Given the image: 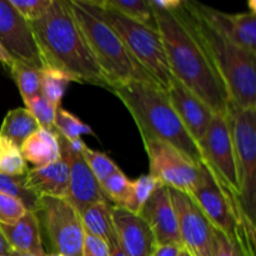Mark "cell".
<instances>
[{"instance_id": "1", "label": "cell", "mask_w": 256, "mask_h": 256, "mask_svg": "<svg viewBox=\"0 0 256 256\" xmlns=\"http://www.w3.org/2000/svg\"><path fill=\"white\" fill-rule=\"evenodd\" d=\"M152 9L172 76L214 114H226L230 102L226 88L195 30L185 0L174 10Z\"/></svg>"}, {"instance_id": "2", "label": "cell", "mask_w": 256, "mask_h": 256, "mask_svg": "<svg viewBox=\"0 0 256 256\" xmlns=\"http://www.w3.org/2000/svg\"><path fill=\"white\" fill-rule=\"evenodd\" d=\"M44 65L62 70L74 82L109 89L69 0H52L46 12L30 22Z\"/></svg>"}, {"instance_id": "3", "label": "cell", "mask_w": 256, "mask_h": 256, "mask_svg": "<svg viewBox=\"0 0 256 256\" xmlns=\"http://www.w3.org/2000/svg\"><path fill=\"white\" fill-rule=\"evenodd\" d=\"M112 92L129 110L142 142L150 140L165 142L194 164H202L199 145L180 122L164 88L152 80H136L119 85Z\"/></svg>"}, {"instance_id": "4", "label": "cell", "mask_w": 256, "mask_h": 256, "mask_svg": "<svg viewBox=\"0 0 256 256\" xmlns=\"http://www.w3.org/2000/svg\"><path fill=\"white\" fill-rule=\"evenodd\" d=\"M69 4L110 92L119 85L136 80L155 82L128 52L122 40L105 19L98 0H69Z\"/></svg>"}, {"instance_id": "5", "label": "cell", "mask_w": 256, "mask_h": 256, "mask_svg": "<svg viewBox=\"0 0 256 256\" xmlns=\"http://www.w3.org/2000/svg\"><path fill=\"white\" fill-rule=\"evenodd\" d=\"M192 24L222 76L230 102L242 109H256V55L240 48L212 26L196 8L185 0Z\"/></svg>"}, {"instance_id": "6", "label": "cell", "mask_w": 256, "mask_h": 256, "mask_svg": "<svg viewBox=\"0 0 256 256\" xmlns=\"http://www.w3.org/2000/svg\"><path fill=\"white\" fill-rule=\"evenodd\" d=\"M99 2L105 19L116 32L138 64L165 90L174 79L158 29L130 20Z\"/></svg>"}, {"instance_id": "7", "label": "cell", "mask_w": 256, "mask_h": 256, "mask_svg": "<svg viewBox=\"0 0 256 256\" xmlns=\"http://www.w3.org/2000/svg\"><path fill=\"white\" fill-rule=\"evenodd\" d=\"M236 159L240 202L255 224L256 212V109H242L229 102L225 114Z\"/></svg>"}, {"instance_id": "8", "label": "cell", "mask_w": 256, "mask_h": 256, "mask_svg": "<svg viewBox=\"0 0 256 256\" xmlns=\"http://www.w3.org/2000/svg\"><path fill=\"white\" fill-rule=\"evenodd\" d=\"M34 212L52 252L64 256L82 255L84 228L80 214L66 198H40Z\"/></svg>"}, {"instance_id": "9", "label": "cell", "mask_w": 256, "mask_h": 256, "mask_svg": "<svg viewBox=\"0 0 256 256\" xmlns=\"http://www.w3.org/2000/svg\"><path fill=\"white\" fill-rule=\"evenodd\" d=\"M198 145L202 152V164L209 170L215 182L228 194L240 200L236 159L225 115L214 114L206 132Z\"/></svg>"}, {"instance_id": "10", "label": "cell", "mask_w": 256, "mask_h": 256, "mask_svg": "<svg viewBox=\"0 0 256 256\" xmlns=\"http://www.w3.org/2000/svg\"><path fill=\"white\" fill-rule=\"evenodd\" d=\"M150 174L162 186L190 194L202 180V164L196 165L175 148L150 140L144 142Z\"/></svg>"}, {"instance_id": "11", "label": "cell", "mask_w": 256, "mask_h": 256, "mask_svg": "<svg viewBox=\"0 0 256 256\" xmlns=\"http://www.w3.org/2000/svg\"><path fill=\"white\" fill-rule=\"evenodd\" d=\"M182 245L192 256H214V228L188 194L169 189Z\"/></svg>"}, {"instance_id": "12", "label": "cell", "mask_w": 256, "mask_h": 256, "mask_svg": "<svg viewBox=\"0 0 256 256\" xmlns=\"http://www.w3.org/2000/svg\"><path fill=\"white\" fill-rule=\"evenodd\" d=\"M58 138L62 155H64L69 165V189L66 199L70 204L76 209L78 212H82L89 205L106 200L102 186L90 172L82 156L84 142L82 139L69 142L59 134Z\"/></svg>"}, {"instance_id": "13", "label": "cell", "mask_w": 256, "mask_h": 256, "mask_svg": "<svg viewBox=\"0 0 256 256\" xmlns=\"http://www.w3.org/2000/svg\"><path fill=\"white\" fill-rule=\"evenodd\" d=\"M0 45L14 62L44 66L30 22L15 10L9 0H0Z\"/></svg>"}, {"instance_id": "14", "label": "cell", "mask_w": 256, "mask_h": 256, "mask_svg": "<svg viewBox=\"0 0 256 256\" xmlns=\"http://www.w3.org/2000/svg\"><path fill=\"white\" fill-rule=\"evenodd\" d=\"M202 16L228 39L246 52L256 55V6L250 2V10L239 14H228L196 2Z\"/></svg>"}, {"instance_id": "15", "label": "cell", "mask_w": 256, "mask_h": 256, "mask_svg": "<svg viewBox=\"0 0 256 256\" xmlns=\"http://www.w3.org/2000/svg\"><path fill=\"white\" fill-rule=\"evenodd\" d=\"M168 98L190 136L199 144L212 122L214 112L194 92L176 79H172L166 89Z\"/></svg>"}, {"instance_id": "16", "label": "cell", "mask_w": 256, "mask_h": 256, "mask_svg": "<svg viewBox=\"0 0 256 256\" xmlns=\"http://www.w3.org/2000/svg\"><path fill=\"white\" fill-rule=\"evenodd\" d=\"M139 215L152 229L156 245L172 244L182 248L169 188H159L142 206Z\"/></svg>"}, {"instance_id": "17", "label": "cell", "mask_w": 256, "mask_h": 256, "mask_svg": "<svg viewBox=\"0 0 256 256\" xmlns=\"http://www.w3.org/2000/svg\"><path fill=\"white\" fill-rule=\"evenodd\" d=\"M118 246L125 256H150L155 245L152 229L140 215L125 209H112Z\"/></svg>"}, {"instance_id": "18", "label": "cell", "mask_w": 256, "mask_h": 256, "mask_svg": "<svg viewBox=\"0 0 256 256\" xmlns=\"http://www.w3.org/2000/svg\"><path fill=\"white\" fill-rule=\"evenodd\" d=\"M24 186L39 198H68L69 165L64 155L48 166L28 170Z\"/></svg>"}, {"instance_id": "19", "label": "cell", "mask_w": 256, "mask_h": 256, "mask_svg": "<svg viewBox=\"0 0 256 256\" xmlns=\"http://www.w3.org/2000/svg\"><path fill=\"white\" fill-rule=\"evenodd\" d=\"M0 232L6 238L12 249L34 256H46L39 220L34 212H26L15 224L0 225Z\"/></svg>"}, {"instance_id": "20", "label": "cell", "mask_w": 256, "mask_h": 256, "mask_svg": "<svg viewBox=\"0 0 256 256\" xmlns=\"http://www.w3.org/2000/svg\"><path fill=\"white\" fill-rule=\"evenodd\" d=\"M112 209L114 205L112 202L108 200H102L89 205L82 212H79L85 234L102 239L109 245L110 250L118 248Z\"/></svg>"}, {"instance_id": "21", "label": "cell", "mask_w": 256, "mask_h": 256, "mask_svg": "<svg viewBox=\"0 0 256 256\" xmlns=\"http://www.w3.org/2000/svg\"><path fill=\"white\" fill-rule=\"evenodd\" d=\"M25 162L34 168H44L62 156L58 134L52 130L39 128L20 146Z\"/></svg>"}, {"instance_id": "22", "label": "cell", "mask_w": 256, "mask_h": 256, "mask_svg": "<svg viewBox=\"0 0 256 256\" xmlns=\"http://www.w3.org/2000/svg\"><path fill=\"white\" fill-rule=\"evenodd\" d=\"M39 129L36 120L34 119L26 108H16L6 112L0 126V136L12 140L22 146V142Z\"/></svg>"}, {"instance_id": "23", "label": "cell", "mask_w": 256, "mask_h": 256, "mask_svg": "<svg viewBox=\"0 0 256 256\" xmlns=\"http://www.w3.org/2000/svg\"><path fill=\"white\" fill-rule=\"evenodd\" d=\"M40 82H42V96L54 106H62V100L68 85L74 82L69 74L54 66L44 65L40 69Z\"/></svg>"}, {"instance_id": "24", "label": "cell", "mask_w": 256, "mask_h": 256, "mask_svg": "<svg viewBox=\"0 0 256 256\" xmlns=\"http://www.w3.org/2000/svg\"><path fill=\"white\" fill-rule=\"evenodd\" d=\"M102 2L128 19L158 29L154 12L148 0H102Z\"/></svg>"}, {"instance_id": "25", "label": "cell", "mask_w": 256, "mask_h": 256, "mask_svg": "<svg viewBox=\"0 0 256 256\" xmlns=\"http://www.w3.org/2000/svg\"><path fill=\"white\" fill-rule=\"evenodd\" d=\"M40 69L42 68L20 62H14L12 66L10 68L12 76L19 88L24 104L42 92Z\"/></svg>"}, {"instance_id": "26", "label": "cell", "mask_w": 256, "mask_h": 256, "mask_svg": "<svg viewBox=\"0 0 256 256\" xmlns=\"http://www.w3.org/2000/svg\"><path fill=\"white\" fill-rule=\"evenodd\" d=\"M29 170L19 145L0 136V174L8 176H24Z\"/></svg>"}, {"instance_id": "27", "label": "cell", "mask_w": 256, "mask_h": 256, "mask_svg": "<svg viewBox=\"0 0 256 256\" xmlns=\"http://www.w3.org/2000/svg\"><path fill=\"white\" fill-rule=\"evenodd\" d=\"M100 186L108 202H112L115 208L125 209L132 195V182L128 179L122 170L110 175L100 184Z\"/></svg>"}, {"instance_id": "28", "label": "cell", "mask_w": 256, "mask_h": 256, "mask_svg": "<svg viewBox=\"0 0 256 256\" xmlns=\"http://www.w3.org/2000/svg\"><path fill=\"white\" fill-rule=\"evenodd\" d=\"M54 130L64 139L72 142L79 140L82 135H94L92 128L68 110L58 108L54 120Z\"/></svg>"}, {"instance_id": "29", "label": "cell", "mask_w": 256, "mask_h": 256, "mask_svg": "<svg viewBox=\"0 0 256 256\" xmlns=\"http://www.w3.org/2000/svg\"><path fill=\"white\" fill-rule=\"evenodd\" d=\"M162 186V185L156 179H154L152 175L148 174L139 176L136 180L132 182V195H130L126 206H125V210L132 212V214L139 215L142 206L146 204L150 196Z\"/></svg>"}, {"instance_id": "30", "label": "cell", "mask_w": 256, "mask_h": 256, "mask_svg": "<svg viewBox=\"0 0 256 256\" xmlns=\"http://www.w3.org/2000/svg\"><path fill=\"white\" fill-rule=\"evenodd\" d=\"M0 192L22 200L28 212H35L40 199L24 186V176H8L0 174Z\"/></svg>"}, {"instance_id": "31", "label": "cell", "mask_w": 256, "mask_h": 256, "mask_svg": "<svg viewBox=\"0 0 256 256\" xmlns=\"http://www.w3.org/2000/svg\"><path fill=\"white\" fill-rule=\"evenodd\" d=\"M82 156H84L90 172H92V175H94L99 184H102L110 175L120 170L119 166L106 154L95 152V150L88 148L86 145L82 149Z\"/></svg>"}, {"instance_id": "32", "label": "cell", "mask_w": 256, "mask_h": 256, "mask_svg": "<svg viewBox=\"0 0 256 256\" xmlns=\"http://www.w3.org/2000/svg\"><path fill=\"white\" fill-rule=\"evenodd\" d=\"M25 108L29 110L30 114L34 116L35 120H36L39 128L55 132L54 120L58 108L50 104L49 102H46V100L42 96V94L32 98V99L29 100L28 102H25Z\"/></svg>"}, {"instance_id": "33", "label": "cell", "mask_w": 256, "mask_h": 256, "mask_svg": "<svg viewBox=\"0 0 256 256\" xmlns=\"http://www.w3.org/2000/svg\"><path fill=\"white\" fill-rule=\"evenodd\" d=\"M26 212V206L22 200L0 192V225L15 224Z\"/></svg>"}, {"instance_id": "34", "label": "cell", "mask_w": 256, "mask_h": 256, "mask_svg": "<svg viewBox=\"0 0 256 256\" xmlns=\"http://www.w3.org/2000/svg\"><path fill=\"white\" fill-rule=\"evenodd\" d=\"M9 2L15 8V10L29 22L39 19L52 4V0H9Z\"/></svg>"}, {"instance_id": "35", "label": "cell", "mask_w": 256, "mask_h": 256, "mask_svg": "<svg viewBox=\"0 0 256 256\" xmlns=\"http://www.w3.org/2000/svg\"><path fill=\"white\" fill-rule=\"evenodd\" d=\"M215 252L214 256H244L242 249L235 242H232L222 232L214 229Z\"/></svg>"}, {"instance_id": "36", "label": "cell", "mask_w": 256, "mask_h": 256, "mask_svg": "<svg viewBox=\"0 0 256 256\" xmlns=\"http://www.w3.org/2000/svg\"><path fill=\"white\" fill-rule=\"evenodd\" d=\"M82 256H112V250L102 239L85 234Z\"/></svg>"}, {"instance_id": "37", "label": "cell", "mask_w": 256, "mask_h": 256, "mask_svg": "<svg viewBox=\"0 0 256 256\" xmlns=\"http://www.w3.org/2000/svg\"><path fill=\"white\" fill-rule=\"evenodd\" d=\"M182 248L179 245H155L150 256H179Z\"/></svg>"}, {"instance_id": "38", "label": "cell", "mask_w": 256, "mask_h": 256, "mask_svg": "<svg viewBox=\"0 0 256 256\" xmlns=\"http://www.w3.org/2000/svg\"><path fill=\"white\" fill-rule=\"evenodd\" d=\"M12 248L10 246V244L8 242L6 238L4 236L2 232H0V256H10Z\"/></svg>"}, {"instance_id": "39", "label": "cell", "mask_w": 256, "mask_h": 256, "mask_svg": "<svg viewBox=\"0 0 256 256\" xmlns=\"http://www.w3.org/2000/svg\"><path fill=\"white\" fill-rule=\"evenodd\" d=\"M0 62H2V64H4L5 66L9 68V69L12 66V64H14V60H12V58H10V55L8 54L4 49H2V45H0Z\"/></svg>"}, {"instance_id": "40", "label": "cell", "mask_w": 256, "mask_h": 256, "mask_svg": "<svg viewBox=\"0 0 256 256\" xmlns=\"http://www.w3.org/2000/svg\"><path fill=\"white\" fill-rule=\"evenodd\" d=\"M10 256H34V255L28 254V252H20V250L12 249V252H10Z\"/></svg>"}, {"instance_id": "41", "label": "cell", "mask_w": 256, "mask_h": 256, "mask_svg": "<svg viewBox=\"0 0 256 256\" xmlns=\"http://www.w3.org/2000/svg\"><path fill=\"white\" fill-rule=\"evenodd\" d=\"M112 256H125V255H124V252L120 250V248L118 246V248H115V249L112 250Z\"/></svg>"}, {"instance_id": "42", "label": "cell", "mask_w": 256, "mask_h": 256, "mask_svg": "<svg viewBox=\"0 0 256 256\" xmlns=\"http://www.w3.org/2000/svg\"><path fill=\"white\" fill-rule=\"evenodd\" d=\"M179 256H192V255H190V254H189V252H186V250H185V249H184V248H182V252H180V254H179Z\"/></svg>"}, {"instance_id": "43", "label": "cell", "mask_w": 256, "mask_h": 256, "mask_svg": "<svg viewBox=\"0 0 256 256\" xmlns=\"http://www.w3.org/2000/svg\"><path fill=\"white\" fill-rule=\"evenodd\" d=\"M46 256H64V255L58 254V252H52V254H46Z\"/></svg>"}]
</instances>
